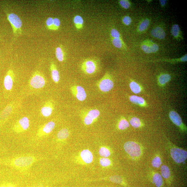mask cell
<instances>
[{
    "label": "cell",
    "mask_w": 187,
    "mask_h": 187,
    "mask_svg": "<svg viewBox=\"0 0 187 187\" xmlns=\"http://www.w3.org/2000/svg\"><path fill=\"white\" fill-rule=\"evenodd\" d=\"M56 55L57 59L60 62L63 61L65 60V53L61 47H57L56 50Z\"/></svg>",
    "instance_id": "cell-26"
},
{
    "label": "cell",
    "mask_w": 187,
    "mask_h": 187,
    "mask_svg": "<svg viewBox=\"0 0 187 187\" xmlns=\"http://www.w3.org/2000/svg\"><path fill=\"white\" fill-rule=\"evenodd\" d=\"M129 99L132 103L139 105L140 107H144L147 105L145 100L142 97L132 95L130 96Z\"/></svg>",
    "instance_id": "cell-19"
},
{
    "label": "cell",
    "mask_w": 187,
    "mask_h": 187,
    "mask_svg": "<svg viewBox=\"0 0 187 187\" xmlns=\"http://www.w3.org/2000/svg\"><path fill=\"white\" fill-rule=\"evenodd\" d=\"M150 24V21L148 18L145 19L140 23L138 27V31L140 32H144L147 29Z\"/></svg>",
    "instance_id": "cell-28"
},
{
    "label": "cell",
    "mask_w": 187,
    "mask_h": 187,
    "mask_svg": "<svg viewBox=\"0 0 187 187\" xmlns=\"http://www.w3.org/2000/svg\"><path fill=\"white\" fill-rule=\"evenodd\" d=\"M161 159L158 156L155 157L152 162V165L154 167L158 168L161 166Z\"/></svg>",
    "instance_id": "cell-36"
},
{
    "label": "cell",
    "mask_w": 187,
    "mask_h": 187,
    "mask_svg": "<svg viewBox=\"0 0 187 187\" xmlns=\"http://www.w3.org/2000/svg\"><path fill=\"white\" fill-rule=\"evenodd\" d=\"M69 132L67 129H63L60 131L57 135L58 139L63 140L66 139L68 137Z\"/></svg>",
    "instance_id": "cell-32"
},
{
    "label": "cell",
    "mask_w": 187,
    "mask_h": 187,
    "mask_svg": "<svg viewBox=\"0 0 187 187\" xmlns=\"http://www.w3.org/2000/svg\"><path fill=\"white\" fill-rule=\"evenodd\" d=\"M60 21L59 18H53V30H58L60 25Z\"/></svg>",
    "instance_id": "cell-39"
},
{
    "label": "cell",
    "mask_w": 187,
    "mask_h": 187,
    "mask_svg": "<svg viewBox=\"0 0 187 187\" xmlns=\"http://www.w3.org/2000/svg\"><path fill=\"white\" fill-rule=\"evenodd\" d=\"M100 164L103 167L109 166L111 164V161L110 160L107 158H102L100 159Z\"/></svg>",
    "instance_id": "cell-41"
},
{
    "label": "cell",
    "mask_w": 187,
    "mask_h": 187,
    "mask_svg": "<svg viewBox=\"0 0 187 187\" xmlns=\"http://www.w3.org/2000/svg\"><path fill=\"white\" fill-rule=\"evenodd\" d=\"M72 90L73 94H75L76 98L80 101H83L86 99V92L82 86H78L73 87Z\"/></svg>",
    "instance_id": "cell-11"
},
{
    "label": "cell",
    "mask_w": 187,
    "mask_h": 187,
    "mask_svg": "<svg viewBox=\"0 0 187 187\" xmlns=\"http://www.w3.org/2000/svg\"><path fill=\"white\" fill-rule=\"evenodd\" d=\"M112 44L115 47L118 49L125 48L126 45L122 39L112 38Z\"/></svg>",
    "instance_id": "cell-30"
},
{
    "label": "cell",
    "mask_w": 187,
    "mask_h": 187,
    "mask_svg": "<svg viewBox=\"0 0 187 187\" xmlns=\"http://www.w3.org/2000/svg\"><path fill=\"white\" fill-rule=\"evenodd\" d=\"M187 55L186 54L185 55L181 57V58L175 59H160L154 61H166L168 62H172V63H175V62H185L187 61Z\"/></svg>",
    "instance_id": "cell-27"
},
{
    "label": "cell",
    "mask_w": 187,
    "mask_h": 187,
    "mask_svg": "<svg viewBox=\"0 0 187 187\" xmlns=\"http://www.w3.org/2000/svg\"><path fill=\"white\" fill-rule=\"evenodd\" d=\"M8 20L12 26L13 33L15 36L18 37L22 34V21L18 16L14 13L7 14Z\"/></svg>",
    "instance_id": "cell-1"
},
{
    "label": "cell",
    "mask_w": 187,
    "mask_h": 187,
    "mask_svg": "<svg viewBox=\"0 0 187 187\" xmlns=\"http://www.w3.org/2000/svg\"><path fill=\"white\" fill-rule=\"evenodd\" d=\"M171 33L175 39L177 40L183 39L180 27L178 24H175L172 26L171 29Z\"/></svg>",
    "instance_id": "cell-18"
},
{
    "label": "cell",
    "mask_w": 187,
    "mask_h": 187,
    "mask_svg": "<svg viewBox=\"0 0 187 187\" xmlns=\"http://www.w3.org/2000/svg\"><path fill=\"white\" fill-rule=\"evenodd\" d=\"M13 105H9L0 114V121H3L10 115L13 110Z\"/></svg>",
    "instance_id": "cell-21"
},
{
    "label": "cell",
    "mask_w": 187,
    "mask_h": 187,
    "mask_svg": "<svg viewBox=\"0 0 187 187\" xmlns=\"http://www.w3.org/2000/svg\"><path fill=\"white\" fill-rule=\"evenodd\" d=\"M0 187H16L13 184L6 183L2 184Z\"/></svg>",
    "instance_id": "cell-43"
},
{
    "label": "cell",
    "mask_w": 187,
    "mask_h": 187,
    "mask_svg": "<svg viewBox=\"0 0 187 187\" xmlns=\"http://www.w3.org/2000/svg\"><path fill=\"white\" fill-rule=\"evenodd\" d=\"M100 115V112L98 110L94 109L89 111L85 116L84 122L87 125L93 123L95 119L98 118Z\"/></svg>",
    "instance_id": "cell-12"
},
{
    "label": "cell",
    "mask_w": 187,
    "mask_h": 187,
    "mask_svg": "<svg viewBox=\"0 0 187 187\" xmlns=\"http://www.w3.org/2000/svg\"><path fill=\"white\" fill-rule=\"evenodd\" d=\"M111 34L113 38L122 39L120 33L115 29H113L111 30Z\"/></svg>",
    "instance_id": "cell-38"
},
{
    "label": "cell",
    "mask_w": 187,
    "mask_h": 187,
    "mask_svg": "<svg viewBox=\"0 0 187 187\" xmlns=\"http://www.w3.org/2000/svg\"><path fill=\"white\" fill-rule=\"evenodd\" d=\"M130 87L132 91L135 94L139 93L142 91L141 87L139 84L134 81L130 83Z\"/></svg>",
    "instance_id": "cell-29"
},
{
    "label": "cell",
    "mask_w": 187,
    "mask_h": 187,
    "mask_svg": "<svg viewBox=\"0 0 187 187\" xmlns=\"http://www.w3.org/2000/svg\"><path fill=\"white\" fill-rule=\"evenodd\" d=\"M99 88L102 92H109L113 88L114 83L108 74H106L102 79L99 81Z\"/></svg>",
    "instance_id": "cell-7"
},
{
    "label": "cell",
    "mask_w": 187,
    "mask_h": 187,
    "mask_svg": "<svg viewBox=\"0 0 187 187\" xmlns=\"http://www.w3.org/2000/svg\"><path fill=\"white\" fill-rule=\"evenodd\" d=\"M120 6L124 9H128L131 6V3L128 0H121L119 1Z\"/></svg>",
    "instance_id": "cell-37"
},
{
    "label": "cell",
    "mask_w": 187,
    "mask_h": 187,
    "mask_svg": "<svg viewBox=\"0 0 187 187\" xmlns=\"http://www.w3.org/2000/svg\"><path fill=\"white\" fill-rule=\"evenodd\" d=\"M29 127V121L26 117H24L19 120L14 127V131L17 132H22L28 130Z\"/></svg>",
    "instance_id": "cell-9"
},
{
    "label": "cell",
    "mask_w": 187,
    "mask_h": 187,
    "mask_svg": "<svg viewBox=\"0 0 187 187\" xmlns=\"http://www.w3.org/2000/svg\"><path fill=\"white\" fill-rule=\"evenodd\" d=\"M151 34L154 37L159 39H163L166 36L164 29L159 26L152 30Z\"/></svg>",
    "instance_id": "cell-16"
},
{
    "label": "cell",
    "mask_w": 187,
    "mask_h": 187,
    "mask_svg": "<svg viewBox=\"0 0 187 187\" xmlns=\"http://www.w3.org/2000/svg\"><path fill=\"white\" fill-rule=\"evenodd\" d=\"M34 161V158L32 156H23L15 159L13 164L19 167H25L30 166Z\"/></svg>",
    "instance_id": "cell-8"
},
{
    "label": "cell",
    "mask_w": 187,
    "mask_h": 187,
    "mask_svg": "<svg viewBox=\"0 0 187 187\" xmlns=\"http://www.w3.org/2000/svg\"><path fill=\"white\" fill-rule=\"evenodd\" d=\"M159 2L162 7H164L167 3V1L166 0H160Z\"/></svg>",
    "instance_id": "cell-44"
},
{
    "label": "cell",
    "mask_w": 187,
    "mask_h": 187,
    "mask_svg": "<svg viewBox=\"0 0 187 187\" xmlns=\"http://www.w3.org/2000/svg\"><path fill=\"white\" fill-rule=\"evenodd\" d=\"M141 48L143 52L147 54L156 53L159 49L158 45L150 40L143 41L141 45Z\"/></svg>",
    "instance_id": "cell-6"
},
{
    "label": "cell",
    "mask_w": 187,
    "mask_h": 187,
    "mask_svg": "<svg viewBox=\"0 0 187 187\" xmlns=\"http://www.w3.org/2000/svg\"><path fill=\"white\" fill-rule=\"evenodd\" d=\"M73 21L76 28L77 29H80L83 28L84 21L83 18L81 16L78 15L75 16Z\"/></svg>",
    "instance_id": "cell-24"
},
{
    "label": "cell",
    "mask_w": 187,
    "mask_h": 187,
    "mask_svg": "<svg viewBox=\"0 0 187 187\" xmlns=\"http://www.w3.org/2000/svg\"><path fill=\"white\" fill-rule=\"evenodd\" d=\"M161 174L164 177L170 184L169 179L170 177V172L169 168L166 165H163L161 167Z\"/></svg>",
    "instance_id": "cell-25"
},
{
    "label": "cell",
    "mask_w": 187,
    "mask_h": 187,
    "mask_svg": "<svg viewBox=\"0 0 187 187\" xmlns=\"http://www.w3.org/2000/svg\"><path fill=\"white\" fill-rule=\"evenodd\" d=\"M123 22L125 25L129 26L131 25L132 22V19L131 17L128 16H126L123 18Z\"/></svg>",
    "instance_id": "cell-42"
},
{
    "label": "cell",
    "mask_w": 187,
    "mask_h": 187,
    "mask_svg": "<svg viewBox=\"0 0 187 187\" xmlns=\"http://www.w3.org/2000/svg\"><path fill=\"white\" fill-rule=\"evenodd\" d=\"M98 62L96 60L93 59H88L84 61L82 63V69L86 74L91 75L94 74L98 69Z\"/></svg>",
    "instance_id": "cell-3"
},
{
    "label": "cell",
    "mask_w": 187,
    "mask_h": 187,
    "mask_svg": "<svg viewBox=\"0 0 187 187\" xmlns=\"http://www.w3.org/2000/svg\"><path fill=\"white\" fill-rule=\"evenodd\" d=\"M45 82L44 76L40 72L37 71L32 75L30 79L29 84L31 88L39 89L44 87Z\"/></svg>",
    "instance_id": "cell-2"
},
{
    "label": "cell",
    "mask_w": 187,
    "mask_h": 187,
    "mask_svg": "<svg viewBox=\"0 0 187 187\" xmlns=\"http://www.w3.org/2000/svg\"><path fill=\"white\" fill-rule=\"evenodd\" d=\"M130 123L134 128H138L141 126L142 123L140 119L137 117L132 118L130 120Z\"/></svg>",
    "instance_id": "cell-33"
},
{
    "label": "cell",
    "mask_w": 187,
    "mask_h": 187,
    "mask_svg": "<svg viewBox=\"0 0 187 187\" xmlns=\"http://www.w3.org/2000/svg\"><path fill=\"white\" fill-rule=\"evenodd\" d=\"M171 77L170 75L167 74L160 75L158 77V82L160 85L164 86L171 80Z\"/></svg>",
    "instance_id": "cell-23"
},
{
    "label": "cell",
    "mask_w": 187,
    "mask_h": 187,
    "mask_svg": "<svg viewBox=\"0 0 187 187\" xmlns=\"http://www.w3.org/2000/svg\"><path fill=\"white\" fill-rule=\"evenodd\" d=\"M53 18H49L46 21V24L49 29L53 30Z\"/></svg>",
    "instance_id": "cell-40"
},
{
    "label": "cell",
    "mask_w": 187,
    "mask_h": 187,
    "mask_svg": "<svg viewBox=\"0 0 187 187\" xmlns=\"http://www.w3.org/2000/svg\"><path fill=\"white\" fill-rule=\"evenodd\" d=\"M109 180L112 182L121 184V185H126V184L124 181L123 179L120 176H113L109 178Z\"/></svg>",
    "instance_id": "cell-31"
},
{
    "label": "cell",
    "mask_w": 187,
    "mask_h": 187,
    "mask_svg": "<svg viewBox=\"0 0 187 187\" xmlns=\"http://www.w3.org/2000/svg\"><path fill=\"white\" fill-rule=\"evenodd\" d=\"M99 154L101 156L104 158H107L110 155V153L109 150L104 147H103L100 149Z\"/></svg>",
    "instance_id": "cell-35"
},
{
    "label": "cell",
    "mask_w": 187,
    "mask_h": 187,
    "mask_svg": "<svg viewBox=\"0 0 187 187\" xmlns=\"http://www.w3.org/2000/svg\"><path fill=\"white\" fill-rule=\"evenodd\" d=\"M50 69L53 80L55 83H58L60 78L59 73L56 65L53 62H51Z\"/></svg>",
    "instance_id": "cell-17"
},
{
    "label": "cell",
    "mask_w": 187,
    "mask_h": 187,
    "mask_svg": "<svg viewBox=\"0 0 187 187\" xmlns=\"http://www.w3.org/2000/svg\"><path fill=\"white\" fill-rule=\"evenodd\" d=\"M125 150L132 157H138L142 153L141 148L139 145L133 142H128L124 146Z\"/></svg>",
    "instance_id": "cell-4"
},
{
    "label": "cell",
    "mask_w": 187,
    "mask_h": 187,
    "mask_svg": "<svg viewBox=\"0 0 187 187\" xmlns=\"http://www.w3.org/2000/svg\"><path fill=\"white\" fill-rule=\"evenodd\" d=\"M14 75L13 70L9 69L5 76L4 81V88L6 90L11 91L12 90L14 82Z\"/></svg>",
    "instance_id": "cell-10"
},
{
    "label": "cell",
    "mask_w": 187,
    "mask_h": 187,
    "mask_svg": "<svg viewBox=\"0 0 187 187\" xmlns=\"http://www.w3.org/2000/svg\"><path fill=\"white\" fill-rule=\"evenodd\" d=\"M169 116L171 120L176 126L184 129V125L180 116L174 111H171L169 113Z\"/></svg>",
    "instance_id": "cell-14"
},
{
    "label": "cell",
    "mask_w": 187,
    "mask_h": 187,
    "mask_svg": "<svg viewBox=\"0 0 187 187\" xmlns=\"http://www.w3.org/2000/svg\"><path fill=\"white\" fill-rule=\"evenodd\" d=\"M152 181L153 182L157 187H162L163 185V179L162 176L159 173H156L154 175Z\"/></svg>",
    "instance_id": "cell-22"
},
{
    "label": "cell",
    "mask_w": 187,
    "mask_h": 187,
    "mask_svg": "<svg viewBox=\"0 0 187 187\" xmlns=\"http://www.w3.org/2000/svg\"><path fill=\"white\" fill-rule=\"evenodd\" d=\"M129 124L127 120L125 119H123L119 122L118 127L119 129L123 130L128 128Z\"/></svg>",
    "instance_id": "cell-34"
},
{
    "label": "cell",
    "mask_w": 187,
    "mask_h": 187,
    "mask_svg": "<svg viewBox=\"0 0 187 187\" xmlns=\"http://www.w3.org/2000/svg\"><path fill=\"white\" fill-rule=\"evenodd\" d=\"M55 123L53 121H50L46 123L40 129L38 135L42 136L45 134H49L55 128Z\"/></svg>",
    "instance_id": "cell-13"
},
{
    "label": "cell",
    "mask_w": 187,
    "mask_h": 187,
    "mask_svg": "<svg viewBox=\"0 0 187 187\" xmlns=\"http://www.w3.org/2000/svg\"><path fill=\"white\" fill-rule=\"evenodd\" d=\"M80 155L83 161L86 163H90L93 161V154L91 152L88 150H83L81 152Z\"/></svg>",
    "instance_id": "cell-20"
},
{
    "label": "cell",
    "mask_w": 187,
    "mask_h": 187,
    "mask_svg": "<svg viewBox=\"0 0 187 187\" xmlns=\"http://www.w3.org/2000/svg\"><path fill=\"white\" fill-rule=\"evenodd\" d=\"M53 110V106L52 103L49 101L46 102L41 110L42 115L48 117L52 114Z\"/></svg>",
    "instance_id": "cell-15"
},
{
    "label": "cell",
    "mask_w": 187,
    "mask_h": 187,
    "mask_svg": "<svg viewBox=\"0 0 187 187\" xmlns=\"http://www.w3.org/2000/svg\"><path fill=\"white\" fill-rule=\"evenodd\" d=\"M170 154L173 159L177 163L185 161L187 158V151L179 148H172L170 150Z\"/></svg>",
    "instance_id": "cell-5"
}]
</instances>
